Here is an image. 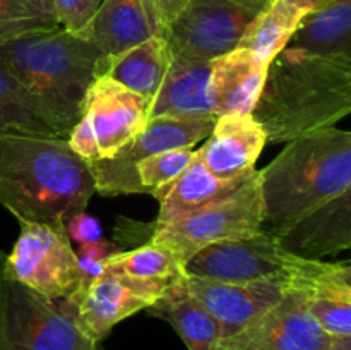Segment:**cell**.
<instances>
[{
	"instance_id": "obj_12",
	"label": "cell",
	"mask_w": 351,
	"mask_h": 350,
	"mask_svg": "<svg viewBox=\"0 0 351 350\" xmlns=\"http://www.w3.org/2000/svg\"><path fill=\"white\" fill-rule=\"evenodd\" d=\"M82 117L96 137L99 160L110 158L146 127L149 100L113 79L98 75L86 93Z\"/></svg>"
},
{
	"instance_id": "obj_11",
	"label": "cell",
	"mask_w": 351,
	"mask_h": 350,
	"mask_svg": "<svg viewBox=\"0 0 351 350\" xmlns=\"http://www.w3.org/2000/svg\"><path fill=\"white\" fill-rule=\"evenodd\" d=\"M308 292L288 288L243 331L225 340V350H331V335L308 311Z\"/></svg>"
},
{
	"instance_id": "obj_25",
	"label": "cell",
	"mask_w": 351,
	"mask_h": 350,
	"mask_svg": "<svg viewBox=\"0 0 351 350\" xmlns=\"http://www.w3.org/2000/svg\"><path fill=\"white\" fill-rule=\"evenodd\" d=\"M105 268L147 285L160 297L185 277L182 261L168 247L151 240L137 249L112 254Z\"/></svg>"
},
{
	"instance_id": "obj_28",
	"label": "cell",
	"mask_w": 351,
	"mask_h": 350,
	"mask_svg": "<svg viewBox=\"0 0 351 350\" xmlns=\"http://www.w3.org/2000/svg\"><path fill=\"white\" fill-rule=\"evenodd\" d=\"M308 311L328 335L351 336V301L308 294Z\"/></svg>"
},
{
	"instance_id": "obj_29",
	"label": "cell",
	"mask_w": 351,
	"mask_h": 350,
	"mask_svg": "<svg viewBox=\"0 0 351 350\" xmlns=\"http://www.w3.org/2000/svg\"><path fill=\"white\" fill-rule=\"evenodd\" d=\"M58 24L31 14L19 0H0V43Z\"/></svg>"
},
{
	"instance_id": "obj_27",
	"label": "cell",
	"mask_w": 351,
	"mask_h": 350,
	"mask_svg": "<svg viewBox=\"0 0 351 350\" xmlns=\"http://www.w3.org/2000/svg\"><path fill=\"white\" fill-rule=\"evenodd\" d=\"M9 130L51 132L50 127L31 110L14 79L0 69V134Z\"/></svg>"
},
{
	"instance_id": "obj_23",
	"label": "cell",
	"mask_w": 351,
	"mask_h": 350,
	"mask_svg": "<svg viewBox=\"0 0 351 350\" xmlns=\"http://www.w3.org/2000/svg\"><path fill=\"white\" fill-rule=\"evenodd\" d=\"M319 2L321 0H273L256 14L239 47L247 48L269 65L273 58L288 47L302 19L315 9Z\"/></svg>"
},
{
	"instance_id": "obj_26",
	"label": "cell",
	"mask_w": 351,
	"mask_h": 350,
	"mask_svg": "<svg viewBox=\"0 0 351 350\" xmlns=\"http://www.w3.org/2000/svg\"><path fill=\"white\" fill-rule=\"evenodd\" d=\"M195 150L178 148V150L161 151L136 165V174L144 192L160 201L175 178L194 160Z\"/></svg>"
},
{
	"instance_id": "obj_8",
	"label": "cell",
	"mask_w": 351,
	"mask_h": 350,
	"mask_svg": "<svg viewBox=\"0 0 351 350\" xmlns=\"http://www.w3.org/2000/svg\"><path fill=\"white\" fill-rule=\"evenodd\" d=\"M21 232L10 254H0L14 280L50 301H65L79 287V259L65 225L19 222Z\"/></svg>"
},
{
	"instance_id": "obj_10",
	"label": "cell",
	"mask_w": 351,
	"mask_h": 350,
	"mask_svg": "<svg viewBox=\"0 0 351 350\" xmlns=\"http://www.w3.org/2000/svg\"><path fill=\"white\" fill-rule=\"evenodd\" d=\"M256 14L242 0H189L161 38L175 57L215 60L239 47Z\"/></svg>"
},
{
	"instance_id": "obj_36",
	"label": "cell",
	"mask_w": 351,
	"mask_h": 350,
	"mask_svg": "<svg viewBox=\"0 0 351 350\" xmlns=\"http://www.w3.org/2000/svg\"><path fill=\"white\" fill-rule=\"evenodd\" d=\"M242 2L245 3V5H249L250 9L256 10V12H261V10H263L266 5H269L273 0H242Z\"/></svg>"
},
{
	"instance_id": "obj_31",
	"label": "cell",
	"mask_w": 351,
	"mask_h": 350,
	"mask_svg": "<svg viewBox=\"0 0 351 350\" xmlns=\"http://www.w3.org/2000/svg\"><path fill=\"white\" fill-rule=\"evenodd\" d=\"M65 230L71 240H75L77 244L95 242L101 239V226L95 216L88 215L86 211L77 213L65 223Z\"/></svg>"
},
{
	"instance_id": "obj_24",
	"label": "cell",
	"mask_w": 351,
	"mask_h": 350,
	"mask_svg": "<svg viewBox=\"0 0 351 350\" xmlns=\"http://www.w3.org/2000/svg\"><path fill=\"white\" fill-rule=\"evenodd\" d=\"M288 47L314 55H351V0H321Z\"/></svg>"
},
{
	"instance_id": "obj_22",
	"label": "cell",
	"mask_w": 351,
	"mask_h": 350,
	"mask_svg": "<svg viewBox=\"0 0 351 350\" xmlns=\"http://www.w3.org/2000/svg\"><path fill=\"white\" fill-rule=\"evenodd\" d=\"M147 309L170 323L189 350H225L219 325L192 297L185 287V277Z\"/></svg>"
},
{
	"instance_id": "obj_2",
	"label": "cell",
	"mask_w": 351,
	"mask_h": 350,
	"mask_svg": "<svg viewBox=\"0 0 351 350\" xmlns=\"http://www.w3.org/2000/svg\"><path fill=\"white\" fill-rule=\"evenodd\" d=\"M101 55L86 31L53 26L0 43V69L14 79L51 132L67 137L81 120Z\"/></svg>"
},
{
	"instance_id": "obj_14",
	"label": "cell",
	"mask_w": 351,
	"mask_h": 350,
	"mask_svg": "<svg viewBox=\"0 0 351 350\" xmlns=\"http://www.w3.org/2000/svg\"><path fill=\"white\" fill-rule=\"evenodd\" d=\"M269 230L283 249L304 259L324 261L351 246V189L280 229Z\"/></svg>"
},
{
	"instance_id": "obj_6",
	"label": "cell",
	"mask_w": 351,
	"mask_h": 350,
	"mask_svg": "<svg viewBox=\"0 0 351 350\" xmlns=\"http://www.w3.org/2000/svg\"><path fill=\"white\" fill-rule=\"evenodd\" d=\"M0 350H101L55 301L14 280L0 261Z\"/></svg>"
},
{
	"instance_id": "obj_15",
	"label": "cell",
	"mask_w": 351,
	"mask_h": 350,
	"mask_svg": "<svg viewBox=\"0 0 351 350\" xmlns=\"http://www.w3.org/2000/svg\"><path fill=\"white\" fill-rule=\"evenodd\" d=\"M57 304L84 335L99 343L117 323L147 309L151 302L130 290L115 273L105 270L82 294L57 301Z\"/></svg>"
},
{
	"instance_id": "obj_32",
	"label": "cell",
	"mask_w": 351,
	"mask_h": 350,
	"mask_svg": "<svg viewBox=\"0 0 351 350\" xmlns=\"http://www.w3.org/2000/svg\"><path fill=\"white\" fill-rule=\"evenodd\" d=\"M115 253H119L117 244L108 242V240L105 239H98L95 240V242L81 244V246H79V250L75 254H77V257H81V259L103 261V263H106L108 257Z\"/></svg>"
},
{
	"instance_id": "obj_20",
	"label": "cell",
	"mask_w": 351,
	"mask_h": 350,
	"mask_svg": "<svg viewBox=\"0 0 351 350\" xmlns=\"http://www.w3.org/2000/svg\"><path fill=\"white\" fill-rule=\"evenodd\" d=\"M256 168L235 177H219L204 167L197 154L187 168L173 180L163 198L160 199V213L154 225H167L177 222L211 202L219 201L245 184Z\"/></svg>"
},
{
	"instance_id": "obj_9",
	"label": "cell",
	"mask_w": 351,
	"mask_h": 350,
	"mask_svg": "<svg viewBox=\"0 0 351 350\" xmlns=\"http://www.w3.org/2000/svg\"><path fill=\"white\" fill-rule=\"evenodd\" d=\"M216 119H149L146 127L113 156L88 161L96 192L101 196L143 194L136 165L161 151L194 148L211 134Z\"/></svg>"
},
{
	"instance_id": "obj_21",
	"label": "cell",
	"mask_w": 351,
	"mask_h": 350,
	"mask_svg": "<svg viewBox=\"0 0 351 350\" xmlns=\"http://www.w3.org/2000/svg\"><path fill=\"white\" fill-rule=\"evenodd\" d=\"M170 60L167 41L161 36H153L122 54H103L96 62L95 78L105 75L113 79L151 103L163 82Z\"/></svg>"
},
{
	"instance_id": "obj_7",
	"label": "cell",
	"mask_w": 351,
	"mask_h": 350,
	"mask_svg": "<svg viewBox=\"0 0 351 350\" xmlns=\"http://www.w3.org/2000/svg\"><path fill=\"white\" fill-rule=\"evenodd\" d=\"M149 226L151 242L168 247L182 264L213 244L252 235L264 226L259 170L226 198L177 222Z\"/></svg>"
},
{
	"instance_id": "obj_33",
	"label": "cell",
	"mask_w": 351,
	"mask_h": 350,
	"mask_svg": "<svg viewBox=\"0 0 351 350\" xmlns=\"http://www.w3.org/2000/svg\"><path fill=\"white\" fill-rule=\"evenodd\" d=\"M189 0H153L154 10H156L158 21L161 26V34L171 19L178 14V10L187 3Z\"/></svg>"
},
{
	"instance_id": "obj_13",
	"label": "cell",
	"mask_w": 351,
	"mask_h": 350,
	"mask_svg": "<svg viewBox=\"0 0 351 350\" xmlns=\"http://www.w3.org/2000/svg\"><path fill=\"white\" fill-rule=\"evenodd\" d=\"M185 287L192 297L216 319L223 342L243 331L273 307L288 290L287 285L271 281H219L185 275Z\"/></svg>"
},
{
	"instance_id": "obj_34",
	"label": "cell",
	"mask_w": 351,
	"mask_h": 350,
	"mask_svg": "<svg viewBox=\"0 0 351 350\" xmlns=\"http://www.w3.org/2000/svg\"><path fill=\"white\" fill-rule=\"evenodd\" d=\"M31 14H34L36 17H41L45 21H50V23L58 24L57 17H55L53 3L51 0H19Z\"/></svg>"
},
{
	"instance_id": "obj_35",
	"label": "cell",
	"mask_w": 351,
	"mask_h": 350,
	"mask_svg": "<svg viewBox=\"0 0 351 350\" xmlns=\"http://www.w3.org/2000/svg\"><path fill=\"white\" fill-rule=\"evenodd\" d=\"M331 350H351V336H331Z\"/></svg>"
},
{
	"instance_id": "obj_18",
	"label": "cell",
	"mask_w": 351,
	"mask_h": 350,
	"mask_svg": "<svg viewBox=\"0 0 351 350\" xmlns=\"http://www.w3.org/2000/svg\"><path fill=\"white\" fill-rule=\"evenodd\" d=\"M211 60L171 55L160 89L149 103V119H216L208 95Z\"/></svg>"
},
{
	"instance_id": "obj_30",
	"label": "cell",
	"mask_w": 351,
	"mask_h": 350,
	"mask_svg": "<svg viewBox=\"0 0 351 350\" xmlns=\"http://www.w3.org/2000/svg\"><path fill=\"white\" fill-rule=\"evenodd\" d=\"M103 0H51L58 26L69 31H84Z\"/></svg>"
},
{
	"instance_id": "obj_17",
	"label": "cell",
	"mask_w": 351,
	"mask_h": 350,
	"mask_svg": "<svg viewBox=\"0 0 351 350\" xmlns=\"http://www.w3.org/2000/svg\"><path fill=\"white\" fill-rule=\"evenodd\" d=\"M267 67L242 47L211 60L208 95L213 113L216 117L252 113L266 81Z\"/></svg>"
},
{
	"instance_id": "obj_3",
	"label": "cell",
	"mask_w": 351,
	"mask_h": 350,
	"mask_svg": "<svg viewBox=\"0 0 351 350\" xmlns=\"http://www.w3.org/2000/svg\"><path fill=\"white\" fill-rule=\"evenodd\" d=\"M351 112V55H314L281 50L267 67L252 117L267 143L335 127Z\"/></svg>"
},
{
	"instance_id": "obj_4",
	"label": "cell",
	"mask_w": 351,
	"mask_h": 350,
	"mask_svg": "<svg viewBox=\"0 0 351 350\" xmlns=\"http://www.w3.org/2000/svg\"><path fill=\"white\" fill-rule=\"evenodd\" d=\"M264 225L280 229L351 189V132L328 127L288 141L259 172Z\"/></svg>"
},
{
	"instance_id": "obj_5",
	"label": "cell",
	"mask_w": 351,
	"mask_h": 350,
	"mask_svg": "<svg viewBox=\"0 0 351 350\" xmlns=\"http://www.w3.org/2000/svg\"><path fill=\"white\" fill-rule=\"evenodd\" d=\"M326 264L288 253L276 235L263 226L249 237L204 247L184 264V271L189 277L237 283L271 281L307 290Z\"/></svg>"
},
{
	"instance_id": "obj_16",
	"label": "cell",
	"mask_w": 351,
	"mask_h": 350,
	"mask_svg": "<svg viewBox=\"0 0 351 350\" xmlns=\"http://www.w3.org/2000/svg\"><path fill=\"white\" fill-rule=\"evenodd\" d=\"M267 144L266 132L252 113H230L216 119L199 160L219 177H235L254 170V163Z\"/></svg>"
},
{
	"instance_id": "obj_1",
	"label": "cell",
	"mask_w": 351,
	"mask_h": 350,
	"mask_svg": "<svg viewBox=\"0 0 351 350\" xmlns=\"http://www.w3.org/2000/svg\"><path fill=\"white\" fill-rule=\"evenodd\" d=\"M96 192L88 161L53 132L0 134V205L19 222L65 225Z\"/></svg>"
},
{
	"instance_id": "obj_19",
	"label": "cell",
	"mask_w": 351,
	"mask_h": 350,
	"mask_svg": "<svg viewBox=\"0 0 351 350\" xmlns=\"http://www.w3.org/2000/svg\"><path fill=\"white\" fill-rule=\"evenodd\" d=\"M84 31L105 55L122 54L161 36L153 0H103Z\"/></svg>"
}]
</instances>
